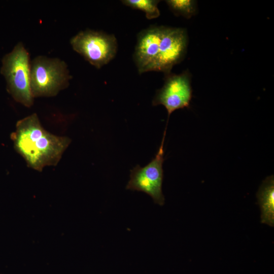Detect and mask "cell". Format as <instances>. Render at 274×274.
<instances>
[{
	"label": "cell",
	"mask_w": 274,
	"mask_h": 274,
	"mask_svg": "<svg viewBox=\"0 0 274 274\" xmlns=\"http://www.w3.org/2000/svg\"><path fill=\"white\" fill-rule=\"evenodd\" d=\"M192 96L191 75L188 71L180 74L165 75L162 87L159 89L152 101V105H163L166 109L167 122L171 114L175 111L188 108Z\"/></svg>",
	"instance_id": "6"
},
{
	"label": "cell",
	"mask_w": 274,
	"mask_h": 274,
	"mask_svg": "<svg viewBox=\"0 0 274 274\" xmlns=\"http://www.w3.org/2000/svg\"><path fill=\"white\" fill-rule=\"evenodd\" d=\"M165 133L166 131H164L161 145L155 157L145 166L136 165L130 170V180L126 187L128 190L145 192L152 198L154 203L160 206L164 203L162 185Z\"/></svg>",
	"instance_id": "5"
},
{
	"label": "cell",
	"mask_w": 274,
	"mask_h": 274,
	"mask_svg": "<svg viewBox=\"0 0 274 274\" xmlns=\"http://www.w3.org/2000/svg\"><path fill=\"white\" fill-rule=\"evenodd\" d=\"M166 3L170 10L177 16L190 18L196 13V3L192 0H167Z\"/></svg>",
	"instance_id": "11"
},
{
	"label": "cell",
	"mask_w": 274,
	"mask_h": 274,
	"mask_svg": "<svg viewBox=\"0 0 274 274\" xmlns=\"http://www.w3.org/2000/svg\"><path fill=\"white\" fill-rule=\"evenodd\" d=\"M11 139L15 150L27 165L38 172L46 166L56 165L71 142L68 137L47 131L36 113L17 122Z\"/></svg>",
	"instance_id": "1"
},
{
	"label": "cell",
	"mask_w": 274,
	"mask_h": 274,
	"mask_svg": "<svg viewBox=\"0 0 274 274\" xmlns=\"http://www.w3.org/2000/svg\"><path fill=\"white\" fill-rule=\"evenodd\" d=\"M257 197L261 209V222L271 227L274 225V179L267 177L259 187Z\"/></svg>",
	"instance_id": "9"
},
{
	"label": "cell",
	"mask_w": 274,
	"mask_h": 274,
	"mask_svg": "<svg viewBox=\"0 0 274 274\" xmlns=\"http://www.w3.org/2000/svg\"><path fill=\"white\" fill-rule=\"evenodd\" d=\"M163 27L151 26L138 34L133 59L140 74L156 71Z\"/></svg>",
	"instance_id": "8"
},
{
	"label": "cell",
	"mask_w": 274,
	"mask_h": 274,
	"mask_svg": "<svg viewBox=\"0 0 274 274\" xmlns=\"http://www.w3.org/2000/svg\"><path fill=\"white\" fill-rule=\"evenodd\" d=\"M1 73L5 76L7 90L17 102L27 107L33 102L30 88V63L29 54L19 42L2 60Z\"/></svg>",
	"instance_id": "2"
},
{
	"label": "cell",
	"mask_w": 274,
	"mask_h": 274,
	"mask_svg": "<svg viewBox=\"0 0 274 274\" xmlns=\"http://www.w3.org/2000/svg\"><path fill=\"white\" fill-rule=\"evenodd\" d=\"M187 44L185 29L163 26L156 71L169 74L173 66L184 58Z\"/></svg>",
	"instance_id": "7"
},
{
	"label": "cell",
	"mask_w": 274,
	"mask_h": 274,
	"mask_svg": "<svg viewBox=\"0 0 274 274\" xmlns=\"http://www.w3.org/2000/svg\"><path fill=\"white\" fill-rule=\"evenodd\" d=\"M73 49L97 68L108 63L115 56L117 42L113 35L87 29L71 39Z\"/></svg>",
	"instance_id": "4"
},
{
	"label": "cell",
	"mask_w": 274,
	"mask_h": 274,
	"mask_svg": "<svg viewBox=\"0 0 274 274\" xmlns=\"http://www.w3.org/2000/svg\"><path fill=\"white\" fill-rule=\"evenodd\" d=\"M157 0H123V4L134 9L143 11L148 19H154L160 15Z\"/></svg>",
	"instance_id": "10"
},
{
	"label": "cell",
	"mask_w": 274,
	"mask_h": 274,
	"mask_svg": "<svg viewBox=\"0 0 274 274\" xmlns=\"http://www.w3.org/2000/svg\"><path fill=\"white\" fill-rule=\"evenodd\" d=\"M71 76L65 62L59 58L38 56L30 63L33 97L54 96L66 88Z\"/></svg>",
	"instance_id": "3"
}]
</instances>
